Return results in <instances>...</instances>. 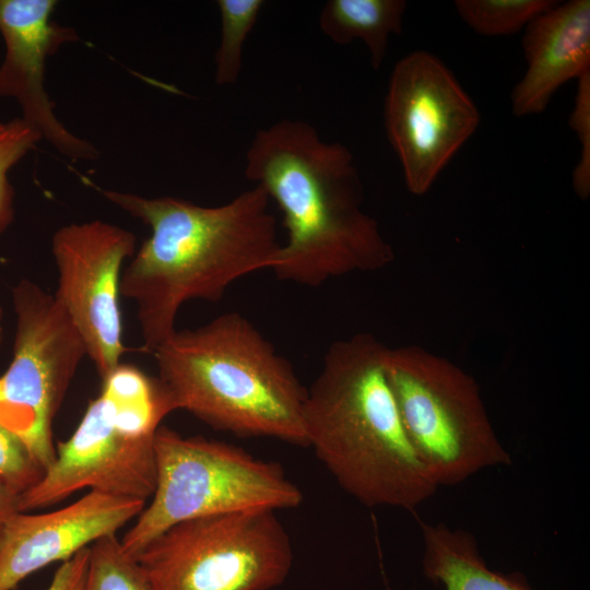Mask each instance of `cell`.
<instances>
[{"mask_svg": "<svg viewBox=\"0 0 590 590\" xmlns=\"http://www.w3.org/2000/svg\"><path fill=\"white\" fill-rule=\"evenodd\" d=\"M95 188L151 231L120 280V294L137 305L150 353L175 332L185 303L217 302L238 279L275 264L276 221L259 185L216 206Z\"/></svg>", "mask_w": 590, "mask_h": 590, "instance_id": "obj_1", "label": "cell"}, {"mask_svg": "<svg viewBox=\"0 0 590 590\" xmlns=\"http://www.w3.org/2000/svg\"><path fill=\"white\" fill-rule=\"evenodd\" d=\"M245 175L283 214L287 239L272 268L278 279L315 287L394 259L378 223L362 209L352 153L322 140L310 123L283 119L259 129L246 152Z\"/></svg>", "mask_w": 590, "mask_h": 590, "instance_id": "obj_2", "label": "cell"}, {"mask_svg": "<svg viewBox=\"0 0 590 590\" xmlns=\"http://www.w3.org/2000/svg\"><path fill=\"white\" fill-rule=\"evenodd\" d=\"M388 347L359 333L332 343L306 390L307 446L367 507L413 510L438 488L404 429L386 374Z\"/></svg>", "mask_w": 590, "mask_h": 590, "instance_id": "obj_3", "label": "cell"}, {"mask_svg": "<svg viewBox=\"0 0 590 590\" xmlns=\"http://www.w3.org/2000/svg\"><path fill=\"white\" fill-rule=\"evenodd\" d=\"M175 410L239 437L307 446L304 388L292 364L243 315L175 330L152 353Z\"/></svg>", "mask_w": 590, "mask_h": 590, "instance_id": "obj_4", "label": "cell"}, {"mask_svg": "<svg viewBox=\"0 0 590 590\" xmlns=\"http://www.w3.org/2000/svg\"><path fill=\"white\" fill-rule=\"evenodd\" d=\"M154 450L152 500L120 540L132 558L178 522L255 509H293L304 499L279 463L225 441L185 437L160 426Z\"/></svg>", "mask_w": 590, "mask_h": 590, "instance_id": "obj_5", "label": "cell"}, {"mask_svg": "<svg viewBox=\"0 0 590 590\" xmlns=\"http://www.w3.org/2000/svg\"><path fill=\"white\" fill-rule=\"evenodd\" d=\"M385 366L406 435L438 487L511 463L469 374L414 345L388 349Z\"/></svg>", "mask_w": 590, "mask_h": 590, "instance_id": "obj_6", "label": "cell"}, {"mask_svg": "<svg viewBox=\"0 0 590 590\" xmlns=\"http://www.w3.org/2000/svg\"><path fill=\"white\" fill-rule=\"evenodd\" d=\"M133 559L154 590H272L294 555L276 511L255 509L178 522Z\"/></svg>", "mask_w": 590, "mask_h": 590, "instance_id": "obj_7", "label": "cell"}, {"mask_svg": "<svg viewBox=\"0 0 590 590\" xmlns=\"http://www.w3.org/2000/svg\"><path fill=\"white\" fill-rule=\"evenodd\" d=\"M13 356L0 376V424L46 470L56 459L52 421L84 356V341L54 294L22 280L12 290Z\"/></svg>", "mask_w": 590, "mask_h": 590, "instance_id": "obj_8", "label": "cell"}, {"mask_svg": "<svg viewBox=\"0 0 590 590\" xmlns=\"http://www.w3.org/2000/svg\"><path fill=\"white\" fill-rule=\"evenodd\" d=\"M384 123L409 191L421 196L474 134L480 113L438 57L414 50L391 72Z\"/></svg>", "mask_w": 590, "mask_h": 590, "instance_id": "obj_9", "label": "cell"}, {"mask_svg": "<svg viewBox=\"0 0 590 590\" xmlns=\"http://www.w3.org/2000/svg\"><path fill=\"white\" fill-rule=\"evenodd\" d=\"M51 252L58 271L54 295L104 379L126 352L119 307L121 267L135 252V236L99 220L71 223L56 231Z\"/></svg>", "mask_w": 590, "mask_h": 590, "instance_id": "obj_10", "label": "cell"}, {"mask_svg": "<svg viewBox=\"0 0 590 590\" xmlns=\"http://www.w3.org/2000/svg\"><path fill=\"white\" fill-rule=\"evenodd\" d=\"M154 437L123 428L111 402L101 393L88 403L71 437L59 441L42 481L20 496V512L52 506L85 487L146 502L156 483Z\"/></svg>", "mask_w": 590, "mask_h": 590, "instance_id": "obj_11", "label": "cell"}, {"mask_svg": "<svg viewBox=\"0 0 590 590\" xmlns=\"http://www.w3.org/2000/svg\"><path fill=\"white\" fill-rule=\"evenodd\" d=\"M57 4L55 0H0V34L5 47L0 97L14 98L21 118L59 153L72 160H94L97 149L59 120L45 88L47 59L78 39L74 30L54 21Z\"/></svg>", "mask_w": 590, "mask_h": 590, "instance_id": "obj_12", "label": "cell"}, {"mask_svg": "<svg viewBox=\"0 0 590 590\" xmlns=\"http://www.w3.org/2000/svg\"><path fill=\"white\" fill-rule=\"evenodd\" d=\"M144 507L142 500L90 491L55 511L15 514L0 531V590H13L33 573L115 534Z\"/></svg>", "mask_w": 590, "mask_h": 590, "instance_id": "obj_13", "label": "cell"}, {"mask_svg": "<svg viewBox=\"0 0 590 590\" xmlns=\"http://www.w3.org/2000/svg\"><path fill=\"white\" fill-rule=\"evenodd\" d=\"M522 50L527 70L511 92L517 117L541 114L562 85L590 71V1L557 2L534 17Z\"/></svg>", "mask_w": 590, "mask_h": 590, "instance_id": "obj_14", "label": "cell"}, {"mask_svg": "<svg viewBox=\"0 0 590 590\" xmlns=\"http://www.w3.org/2000/svg\"><path fill=\"white\" fill-rule=\"evenodd\" d=\"M423 571L445 590H533L522 577L489 569L472 534L422 522Z\"/></svg>", "mask_w": 590, "mask_h": 590, "instance_id": "obj_15", "label": "cell"}, {"mask_svg": "<svg viewBox=\"0 0 590 590\" xmlns=\"http://www.w3.org/2000/svg\"><path fill=\"white\" fill-rule=\"evenodd\" d=\"M405 10L404 0H329L320 12L319 26L338 45L362 40L373 69L378 70L390 36L402 32Z\"/></svg>", "mask_w": 590, "mask_h": 590, "instance_id": "obj_16", "label": "cell"}, {"mask_svg": "<svg viewBox=\"0 0 590 590\" xmlns=\"http://www.w3.org/2000/svg\"><path fill=\"white\" fill-rule=\"evenodd\" d=\"M221 40L215 54L214 80L217 85H233L243 68L245 42L264 5L262 0H217Z\"/></svg>", "mask_w": 590, "mask_h": 590, "instance_id": "obj_17", "label": "cell"}, {"mask_svg": "<svg viewBox=\"0 0 590 590\" xmlns=\"http://www.w3.org/2000/svg\"><path fill=\"white\" fill-rule=\"evenodd\" d=\"M554 0H457L461 20L475 33L504 36L519 32L538 15L554 7Z\"/></svg>", "mask_w": 590, "mask_h": 590, "instance_id": "obj_18", "label": "cell"}, {"mask_svg": "<svg viewBox=\"0 0 590 590\" xmlns=\"http://www.w3.org/2000/svg\"><path fill=\"white\" fill-rule=\"evenodd\" d=\"M83 590H154L138 563L122 548L115 534L90 546Z\"/></svg>", "mask_w": 590, "mask_h": 590, "instance_id": "obj_19", "label": "cell"}, {"mask_svg": "<svg viewBox=\"0 0 590 590\" xmlns=\"http://www.w3.org/2000/svg\"><path fill=\"white\" fill-rule=\"evenodd\" d=\"M40 140L38 132L21 117L0 120V234L14 217V190L9 172Z\"/></svg>", "mask_w": 590, "mask_h": 590, "instance_id": "obj_20", "label": "cell"}, {"mask_svg": "<svg viewBox=\"0 0 590 590\" xmlns=\"http://www.w3.org/2000/svg\"><path fill=\"white\" fill-rule=\"evenodd\" d=\"M45 470L25 442L0 424V484L21 496L36 486Z\"/></svg>", "mask_w": 590, "mask_h": 590, "instance_id": "obj_21", "label": "cell"}, {"mask_svg": "<svg viewBox=\"0 0 590 590\" xmlns=\"http://www.w3.org/2000/svg\"><path fill=\"white\" fill-rule=\"evenodd\" d=\"M576 92L569 126L581 149L579 162L573 172V186L579 198L587 199L590 193V71L578 79Z\"/></svg>", "mask_w": 590, "mask_h": 590, "instance_id": "obj_22", "label": "cell"}, {"mask_svg": "<svg viewBox=\"0 0 590 590\" xmlns=\"http://www.w3.org/2000/svg\"><path fill=\"white\" fill-rule=\"evenodd\" d=\"M90 546L81 550L55 571L47 590H83L88 567Z\"/></svg>", "mask_w": 590, "mask_h": 590, "instance_id": "obj_23", "label": "cell"}, {"mask_svg": "<svg viewBox=\"0 0 590 590\" xmlns=\"http://www.w3.org/2000/svg\"><path fill=\"white\" fill-rule=\"evenodd\" d=\"M19 503L20 496L0 484V531L11 517L20 512Z\"/></svg>", "mask_w": 590, "mask_h": 590, "instance_id": "obj_24", "label": "cell"}, {"mask_svg": "<svg viewBox=\"0 0 590 590\" xmlns=\"http://www.w3.org/2000/svg\"><path fill=\"white\" fill-rule=\"evenodd\" d=\"M1 318H2V310L0 308V340H1V331H2V328H1Z\"/></svg>", "mask_w": 590, "mask_h": 590, "instance_id": "obj_25", "label": "cell"}]
</instances>
